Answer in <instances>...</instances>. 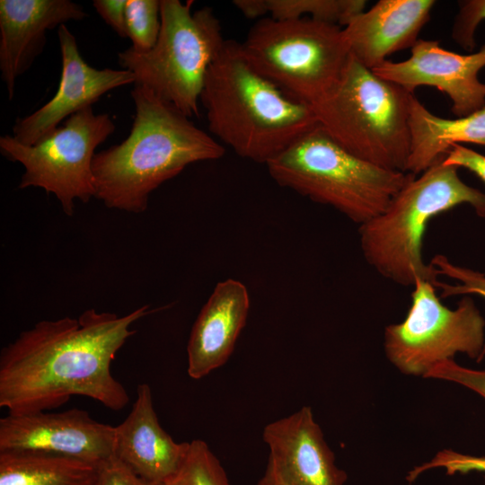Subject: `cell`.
<instances>
[{
	"instance_id": "obj_15",
	"label": "cell",
	"mask_w": 485,
	"mask_h": 485,
	"mask_svg": "<svg viewBox=\"0 0 485 485\" xmlns=\"http://www.w3.org/2000/svg\"><path fill=\"white\" fill-rule=\"evenodd\" d=\"M86 16L70 0H0V71L10 100L17 79L42 52L47 31Z\"/></svg>"
},
{
	"instance_id": "obj_21",
	"label": "cell",
	"mask_w": 485,
	"mask_h": 485,
	"mask_svg": "<svg viewBox=\"0 0 485 485\" xmlns=\"http://www.w3.org/2000/svg\"><path fill=\"white\" fill-rule=\"evenodd\" d=\"M366 4L365 0H267L273 19L311 18L343 28L365 11Z\"/></svg>"
},
{
	"instance_id": "obj_25",
	"label": "cell",
	"mask_w": 485,
	"mask_h": 485,
	"mask_svg": "<svg viewBox=\"0 0 485 485\" xmlns=\"http://www.w3.org/2000/svg\"><path fill=\"white\" fill-rule=\"evenodd\" d=\"M435 468L445 469L447 475L467 474L472 472H485V456L462 454L451 449H444L436 454L428 462L415 466L409 472L406 480L413 482L423 472Z\"/></svg>"
},
{
	"instance_id": "obj_27",
	"label": "cell",
	"mask_w": 485,
	"mask_h": 485,
	"mask_svg": "<svg viewBox=\"0 0 485 485\" xmlns=\"http://www.w3.org/2000/svg\"><path fill=\"white\" fill-rule=\"evenodd\" d=\"M95 485H150L115 455L99 465Z\"/></svg>"
},
{
	"instance_id": "obj_14",
	"label": "cell",
	"mask_w": 485,
	"mask_h": 485,
	"mask_svg": "<svg viewBox=\"0 0 485 485\" xmlns=\"http://www.w3.org/2000/svg\"><path fill=\"white\" fill-rule=\"evenodd\" d=\"M262 439L268 462L289 485H345L347 473L337 466L310 407L266 425Z\"/></svg>"
},
{
	"instance_id": "obj_10",
	"label": "cell",
	"mask_w": 485,
	"mask_h": 485,
	"mask_svg": "<svg viewBox=\"0 0 485 485\" xmlns=\"http://www.w3.org/2000/svg\"><path fill=\"white\" fill-rule=\"evenodd\" d=\"M114 131L109 114H95L88 107L32 146L23 145L11 135L2 136L0 152L23 166L19 189L41 188L54 194L64 213L72 216L75 199L87 203L95 197L92 171L95 150Z\"/></svg>"
},
{
	"instance_id": "obj_17",
	"label": "cell",
	"mask_w": 485,
	"mask_h": 485,
	"mask_svg": "<svg viewBox=\"0 0 485 485\" xmlns=\"http://www.w3.org/2000/svg\"><path fill=\"white\" fill-rule=\"evenodd\" d=\"M249 311V293L241 281L228 278L216 284L190 334L187 372L190 378L199 380L227 362Z\"/></svg>"
},
{
	"instance_id": "obj_3",
	"label": "cell",
	"mask_w": 485,
	"mask_h": 485,
	"mask_svg": "<svg viewBox=\"0 0 485 485\" xmlns=\"http://www.w3.org/2000/svg\"><path fill=\"white\" fill-rule=\"evenodd\" d=\"M200 102L211 134L259 163L267 164L318 125L311 105L258 73L241 44L230 40L207 72Z\"/></svg>"
},
{
	"instance_id": "obj_29",
	"label": "cell",
	"mask_w": 485,
	"mask_h": 485,
	"mask_svg": "<svg viewBox=\"0 0 485 485\" xmlns=\"http://www.w3.org/2000/svg\"><path fill=\"white\" fill-rule=\"evenodd\" d=\"M127 3L128 0H94L93 2L99 15L121 38H128Z\"/></svg>"
},
{
	"instance_id": "obj_30",
	"label": "cell",
	"mask_w": 485,
	"mask_h": 485,
	"mask_svg": "<svg viewBox=\"0 0 485 485\" xmlns=\"http://www.w3.org/2000/svg\"><path fill=\"white\" fill-rule=\"evenodd\" d=\"M233 4L248 19L261 18L269 13L267 0H234Z\"/></svg>"
},
{
	"instance_id": "obj_12",
	"label": "cell",
	"mask_w": 485,
	"mask_h": 485,
	"mask_svg": "<svg viewBox=\"0 0 485 485\" xmlns=\"http://www.w3.org/2000/svg\"><path fill=\"white\" fill-rule=\"evenodd\" d=\"M410 52L406 60H386L372 71L410 93L419 86L436 88L449 97L457 118L485 106V83L478 77L485 66V44L476 52L459 54L443 48L438 40L419 39Z\"/></svg>"
},
{
	"instance_id": "obj_28",
	"label": "cell",
	"mask_w": 485,
	"mask_h": 485,
	"mask_svg": "<svg viewBox=\"0 0 485 485\" xmlns=\"http://www.w3.org/2000/svg\"><path fill=\"white\" fill-rule=\"evenodd\" d=\"M444 163L465 168L485 183V155L473 149L454 145L446 154Z\"/></svg>"
},
{
	"instance_id": "obj_11",
	"label": "cell",
	"mask_w": 485,
	"mask_h": 485,
	"mask_svg": "<svg viewBox=\"0 0 485 485\" xmlns=\"http://www.w3.org/2000/svg\"><path fill=\"white\" fill-rule=\"evenodd\" d=\"M115 431L76 408L8 413L0 419V452L44 453L100 465L114 454Z\"/></svg>"
},
{
	"instance_id": "obj_1",
	"label": "cell",
	"mask_w": 485,
	"mask_h": 485,
	"mask_svg": "<svg viewBox=\"0 0 485 485\" xmlns=\"http://www.w3.org/2000/svg\"><path fill=\"white\" fill-rule=\"evenodd\" d=\"M153 312L143 305L119 316L91 308L78 318L43 320L22 331L0 353V407L34 413L81 395L122 410L129 396L112 375L111 362L136 333L131 325Z\"/></svg>"
},
{
	"instance_id": "obj_7",
	"label": "cell",
	"mask_w": 485,
	"mask_h": 485,
	"mask_svg": "<svg viewBox=\"0 0 485 485\" xmlns=\"http://www.w3.org/2000/svg\"><path fill=\"white\" fill-rule=\"evenodd\" d=\"M192 0H161V30L146 52L130 47L118 54L121 68L189 118L198 116L207 72L222 49L219 19L210 7L192 11Z\"/></svg>"
},
{
	"instance_id": "obj_9",
	"label": "cell",
	"mask_w": 485,
	"mask_h": 485,
	"mask_svg": "<svg viewBox=\"0 0 485 485\" xmlns=\"http://www.w3.org/2000/svg\"><path fill=\"white\" fill-rule=\"evenodd\" d=\"M411 304L404 320L384 330L387 359L407 375L426 377L437 364L457 353L478 363L485 345V320L470 296L456 308L442 304L436 287L419 279L414 285Z\"/></svg>"
},
{
	"instance_id": "obj_20",
	"label": "cell",
	"mask_w": 485,
	"mask_h": 485,
	"mask_svg": "<svg viewBox=\"0 0 485 485\" xmlns=\"http://www.w3.org/2000/svg\"><path fill=\"white\" fill-rule=\"evenodd\" d=\"M99 465L33 452H0V485H95Z\"/></svg>"
},
{
	"instance_id": "obj_4",
	"label": "cell",
	"mask_w": 485,
	"mask_h": 485,
	"mask_svg": "<svg viewBox=\"0 0 485 485\" xmlns=\"http://www.w3.org/2000/svg\"><path fill=\"white\" fill-rule=\"evenodd\" d=\"M445 157L419 177L413 175L381 214L360 225L364 258L398 285L414 287L423 279L436 286L438 274L422 254L426 228L433 217L463 204L485 217V193L462 181L459 168L445 164Z\"/></svg>"
},
{
	"instance_id": "obj_22",
	"label": "cell",
	"mask_w": 485,
	"mask_h": 485,
	"mask_svg": "<svg viewBox=\"0 0 485 485\" xmlns=\"http://www.w3.org/2000/svg\"><path fill=\"white\" fill-rule=\"evenodd\" d=\"M157 485H231L220 461L200 439L189 444L179 468Z\"/></svg>"
},
{
	"instance_id": "obj_6",
	"label": "cell",
	"mask_w": 485,
	"mask_h": 485,
	"mask_svg": "<svg viewBox=\"0 0 485 485\" xmlns=\"http://www.w3.org/2000/svg\"><path fill=\"white\" fill-rule=\"evenodd\" d=\"M266 166L278 185L359 225L381 214L413 176L355 156L319 124Z\"/></svg>"
},
{
	"instance_id": "obj_2",
	"label": "cell",
	"mask_w": 485,
	"mask_h": 485,
	"mask_svg": "<svg viewBox=\"0 0 485 485\" xmlns=\"http://www.w3.org/2000/svg\"><path fill=\"white\" fill-rule=\"evenodd\" d=\"M136 115L128 137L96 153L92 164L95 198L112 209L139 214L150 194L188 165L217 160L225 148L173 104L134 85Z\"/></svg>"
},
{
	"instance_id": "obj_16",
	"label": "cell",
	"mask_w": 485,
	"mask_h": 485,
	"mask_svg": "<svg viewBox=\"0 0 485 485\" xmlns=\"http://www.w3.org/2000/svg\"><path fill=\"white\" fill-rule=\"evenodd\" d=\"M434 0H379L342 28L349 53L374 69L400 50L411 48L430 19Z\"/></svg>"
},
{
	"instance_id": "obj_24",
	"label": "cell",
	"mask_w": 485,
	"mask_h": 485,
	"mask_svg": "<svg viewBox=\"0 0 485 485\" xmlns=\"http://www.w3.org/2000/svg\"><path fill=\"white\" fill-rule=\"evenodd\" d=\"M430 264L436 269L438 276L444 275L454 279V285L437 280L436 287L441 290V297L458 295H477L485 298V275L477 270L452 263L445 255L436 254ZM485 357V345L481 360Z\"/></svg>"
},
{
	"instance_id": "obj_31",
	"label": "cell",
	"mask_w": 485,
	"mask_h": 485,
	"mask_svg": "<svg viewBox=\"0 0 485 485\" xmlns=\"http://www.w3.org/2000/svg\"><path fill=\"white\" fill-rule=\"evenodd\" d=\"M256 485H289L268 462L266 470Z\"/></svg>"
},
{
	"instance_id": "obj_23",
	"label": "cell",
	"mask_w": 485,
	"mask_h": 485,
	"mask_svg": "<svg viewBox=\"0 0 485 485\" xmlns=\"http://www.w3.org/2000/svg\"><path fill=\"white\" fill-rule=\"evenodd\" d=\"M160 10L159 0H128L126 22L131 48L146 52L154 46L161 30Z\"/></svg>"
},
{
	"instance_id": "obj_13",
	"label": "cell",
	"mask_w": 485,
	"mask_h": 485,
	"mask_svg": "<svg viewBox=\"0 0 485 485\" xmlns=\"http://www.w3.org/2000/svg\"><path fill=\"white\" fill-rule=\"evenodd\" d=\"M62 73L55 95L31 114L17 118L13 137L32 146L59 126L62 120L93 107L108 92L135 84L134 75L126 69H97L89 66L79 52L75 37L62 24L57 29Z\"/></svg>"
},
{
	"instance_id": "obj_26",
	"label": "cell",
	"mask_w": 485,
	"mask_h": 485,
	"mask_svg": "<svg viewBox=\"0 0 485 485\" xmlns=\"http://www.w3.org/2000/svg\"><path fill=\"white\" fill-rule=\"evenodd\" d=\"M425 378L455 383L485 399V369L465 367L449 359L435 366Z\"/></svg>"
},
{
	"instance_id": "obj_18",
	"label": "cell",
	"mask_w": 485,
	"mask_h": 485,
	"mask_svg": "<svg viewBox=\"0 0 485 485\" xmlns=\"http://www.w3.org/2000/svg\"><path fill=\"white\" fill-rule=\"evenodd\" d=\"M115 428L113 455L150 485L171 476L189 448L190 442H175L161 427L147 384L137 386L131 411Z\"/></svg>"
},
{
	"instance_id": "obj_19",
	"label": "cell",
	"mask_w": 485,
	"mask_h": 485,
	"mask_svg": "<svg viewBox=\"0 0 485 485\" xmlns=\"http://www.w3.org/2000/svg\"><path fill=\"white\" fill-rule=\"evenodd\" d=\"M410 129L406 172L416 176L445 157L454 145L485 146V106L463 117L445 119L430 112L413 94L410 102Z\"/></svg>"
},
{
	"instance_id": "obj_5",
	"label": "cell",
	"mask_w": 485,
	"mask_h": 485,
	"mask_svg": "<svg viewBox=\"0 0 485 485\" xmlns=\"http://www.w3.org/2000/svg\"><path fill=\"white\" fill-rule=\"evenodd\" d=\"M413 94L350 54L336 84L312 107L318 124L345 150L382 168L406 172Z\"/></svg>"
},
{
	"instance_id": "obj_8",
	"label": "cell",
	"mask_w": 485,
	"mask_h": 485,
	"mask_svg": "<svg viewBox=\"0 0 485 485\" xmlns=\"http://www.w3.org/2000/svg\"><path fill=\"white\" fill-rule=\"evenodd\" d=\"M240 44L258 73L311 106L336 84L350 56L341 27L311 18H261Z\"/></svg>"
}]
</instances>
